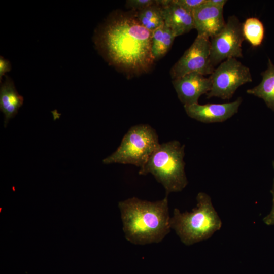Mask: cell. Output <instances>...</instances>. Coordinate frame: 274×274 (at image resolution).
I'll return each instance as SVG.
<instances>
[{"instance_id": "obj_1", "label": "cell", "mask_w": 274, "mask_h": 274, "mask_svg": "<svg viewBox=\"0 0 274 274\" xmlns=\"http://www.w3.org/2000/svg\"><path fill=\"white\" fill-rule=\"evenodd\" d=\"M152 32L139 22L136 12L111 14L94 35L96 47L111 65L128 75L147 73L155 59Z\"/></svg>"}, {"instance_id": "obj_2", "label": "cell", "mask_w": 274, "mask_h": 274, "mask_svg": "<svg viewBox=\"0 0 274 274\" xmlns=\"http://www.w3.org/2000/svg\"><path fill=\"white\" fill-rule=\"evenodd\" d=\"M118 207L125 237L132 244L160 243L172 229L167 195L156 201L132 197L119 202Z\"/></svg>"}, {"instance_id": "obj_3", "label": "cell", "mask_w": 274, "mask_h": 274, "mask_svg": "<svg viewBox=\"0 0 274 274\" xmlns=\"http://www.w3.org/2000/svg\"><path fill=\"white\" fill-rule=\"evenodd\" d=\"M196 206L190 212L182 213L175 208L170 218L171 228L186 246L207 240L222 227V221L210 196L200 192Z\"/></svg>"}, {"instance_id": "obj_4", "label": "cell", "mask_w": 274, "mask_h": 274, "mask_svg": "<svg viewBox=\"0 0 274 274\" xmlns=\"http://www.w3.org/2000/svg\"><path fill=\"white\" fill-rule=\"evenodd\" d=\"M185 145L177 140L160 144L146 164L140 175L151 174L165 190L166 195L182 191L188 184L185 171Z\"/></svg>"}, {"instance_id": "obj_5", "label": "cell", "mask_w": 274, "mask_h": 274, "mask_svg": "<svg viewBox=\"0 0 274 274\" xmlns=\"http://www.w3.org/2000/svg\"><path fill=\"white\" fill-rule=\"evenodd\" d=\"M160 144L156 130L150 125L140 124L131 127L123 137L120 145L105 158L104 164L120 163L141 168Z\"/></svg>"}, {"instance_id": "obj_6", "label": "cell", "mask_w": 274, "mask_h": 274, "mask_svg": "<svg viewBox=\"0 0 274 274\" xmlns=\"http://www.w3.org/2000/svg\"><path fill=\"white\" fill-rule=\"evenodd\" d=\"M210 91L207 98L213 97L229 100L242 85L252 81L249 68L236 58H229L222 62L210 76Z\"/></svg>"}, {"instance_id": "obj_7", "label": "cell", "mask_w": 274, "mask_h": 274, "mask_svg": "<svg viewBox=\"0 0 274 274\" xmlns=\"http://www.w3.org/2000/svg\"><path fill=\"white\" fill-rule=\"evenodd\" d=\"M245 40L243 23L235 15L228 17L222 30L210 40V58L215 67L229 58L243 57L242 43Z\"/></svg>"}, {"instance_id": "obj_8", "label": "cell", "mask_w": 274, "mask_h": 274, "mask_svg": "<svg viewBox=\"0 0 274 274\" xmlns=\"http://www.w3.org/2000/svg\"><path fill=\"white\" fill-rule=\"evenodd\" d=\"M210 39L197 35L195 40L170 71L173 80L191 73L211 75L215 67L210 58Z\"/></svg>"}, {"instance_id": "obj_9", "label": "cell", "mask_w": 274, "mask_h": 274, "mask_svg": "<svg viewBox=\"0 0 274 274\" xmlns=\"http://www.w3.org/2000/svg\"><path fill=\"white\" fill-rule=\"evenodd\" d=\"M241 97L235 101L223 104H199L184 106L187 115L204 123L223 122L236 114L242 102Z\"/></svg>"}, {"instance_id": "obj_10", "label": "cell", "mask_w": 274, "mask_h": 274, "mask_svg": "<svg viewBox=\"0 0 274 274\" xmlns=\"http://www.w3.org/2000/svg\"><path fill=\"white\" fill-rule=\"evenodd\" d=\"M173 85L180 101L184 106L198 104L199 97L211 88L210 77L198 73H191L173 80Z\"/></svg>"}, {"instance_id": "obj_11", "label": "cell", "mask_w": 274, "mask_h": 274, "mask_svg": "<svg viewBox=\"0 0 274 274\" xmlns=\"http://www.w3.org/2000/svg\"><path fill=\"white\" fill-rule=\"evenodd\" d=\"M195 29L197 35L209 38L218 34L224 27L226 22L223 16V9L203 4L193 12Z\"/></svg>"}, {"instance_id": "obj_12", "label": "cell", "mask_w": 274, "mask_h": 274, "mask_svg": "<svg viewBox=\"0 0 274 274\" xmlns=\"http://www.w3.org/2000/svg\"><path fill=\"white\" fill-rule=\"evenodd\" d=\"M162 7L164 24L178 37L195 29L193 14L176 4L174 0L157 1Z\"/></svg>"}, {"instance_id": "obj_13", "label": "cell", "mask_w": 274, "mask_h": 274, "mask_svg": "<svg viewBox=\"0 0 274 274\" xmlns=\"http://www.w3.org/2000/svg\"><path fill=\"white\" fill-rule=\"evenodd\" d=\"M23 100V96L18 93L13 80L6 76L0 88V109L5 116V127L9 120L17 114Z\"/></svg>"}, {"instance_id": "obj_14", "label": "cell", "mask_w": 274, "mask_h": 274, "mask_svg": "<svg viewBox=\"0 0 274 274\" xmlns=\"http://www.w3.org/2000/svg\"><path fill=\"white\" fill-rule=\"evenodd\" d=\"M261 82L246 92L262 99L267 106L274 111V65L270 59L267 69L261 73Z\"/></svg>"}, {"instance_id": "obj_15", "label": "cell", "mask_w": 274, "mask_h": 274, "mask_svg": "<svg viewBox=\"0 0 274 274\" xmlns=\"http://www.w3.org/2000/svg\"><path fill=\"white\" fill-rule=\"evenodd\" d=\"M175 38L172 30L164 24L152 32L151 51L155 60L166 54Z\"/></svg>"}, {"instance_id": "obj_16", "label": "cell", "mask_w": 274, "mask_h": 274, "mask_svg": "<svg viewBox=\"0 0 274 274\" xmlns=\"http://www.w3.org/2000/svg\"><path fill=\"white\" fill-rule=\"evenodd\" d=\"M136 17L139 23L152 32L164 24L162 7L157 1L155 4L136 12Z\"/></svg>"}, {"instance_id": "obj_17", "label": "cell", "mask_w": 274, "mask_h": 274, "mask_svg": "<svg viewBox=\"0 0 274 274\" xmlns=\"http://www.w3.org/2000/svg\"><path fill=\"white\" fill-rule=\"evenodd\" d=\"M243 32L245 40L254 47L260 46L264 38V25L256 17L246 19L243 23Z\"/></svg>"}, {"instance_id": "obj_18", "label": "cell", "mask_w": 274, "mask_h": 274, "mask_svg": "<svg viewBox=\"0 0 274 274\" xmlns=\"http://www.w3.org/2000/svg\"><path fill=\"white\" fill-rule=\"evenodd\" d=\"M174 2L193 14L196 9L206 4L207 0H174Z\"/></svg>"}, {"instance_id": "obj_19", "label": "cell", "mask_w": 274, "mask_h": 274, "mask_svg": "<svg viewBox=\"0 0 274 274\" xmlns=\"http://www.w3.org/2000/svg\"><path fill=\"white\" fill-rule=\"evenodd\" d=\"M154 0H128L126 3L127 8L133 11L138 12L155 4Z\"/></svg>"}, {"instance_id": "obj_20", "label": "cell", "mask_w": 274, "mask_h": 274, "mask_svg": "<svg viewBox=\"0 0 274 274\" xmlns=\"http://www.w3.org/2000/svg\"><path fill=\"white\" fill-rule=\"evenodd\" d=\"M11 69V63L3 56L0 57V81L2 82L3 77Z\"/></svg>"}, {"instance_id": "obj_21", "label": "cell", "mask_w": 274, "mask_h": 274, "mask_svg": "<svg viewBox=\"0 0 274 274\" xmlns=\"http://www.w3.org/2000/svg\"><path fill=\"white\" fill-rule=\"evenodd\" d=\"M272 165L274 168V162H273ZM271 193L272 194V208L269 213L263 218L264 223L267 225H274V182Z\"/></svg>"}, {"instance_id": "obj_22", "label": "cell", "mask_w": 274, "mask_h": 274, "mask_svg": "<svg viewBox=\"0 0 274 274\" xmlns=\"http://www.w3.org/2000/svg\"><path fill=\"white\" fill-rule=\"evenodd\" d=\"M227 2L226 0H207V4L210 6L219 8H222Z\"/></svg>"}]
</instances>
